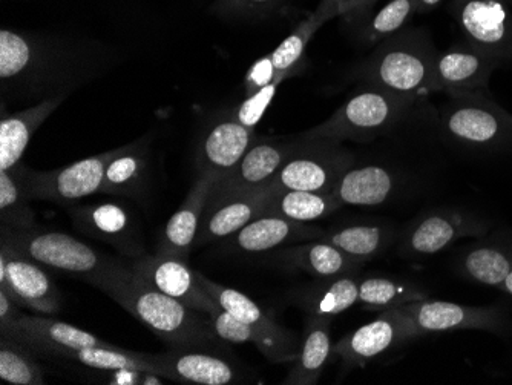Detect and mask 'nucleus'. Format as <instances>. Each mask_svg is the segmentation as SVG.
Listing matches in <instances>:
<instances>
[{
    "label": "nucleus",
    "mask_w": 512,
    "mask_h": 385,
    "mask_svg": "<svg viewBox=\"0 0 512 385\" xmlns=\"http://www.w3.org/2000/svg\"><path fill=\"white\" fill-rule=\"evenodd\" d=\"M312 140L313 146L296 148L283 168L276 172L267 191L325 192L330 194L342 175L353 168L352 154L342 151L336 143Z\"/></svg>",
    "instance_id": "obj_6"
},
{
    "label": "nucleus",
    "mask_w": 512,
    "mask_h": 385,
    "mask_svg": "<svg viewBox=\"0 0 512 385\" xmlns=\"http://www.w3.org/2000/svg\"><path fill=\"white\" fill-rule=\"evenodd\" d=\"M425 298L427 292L422 287L407 281L370 277L359 283L358 303L371 310L394 309Z\"/></svg>",
    "instance_id": "obj_34"
},
{
    "label": "nucleus",
    "mask_w": 512,
    "mask_h": 385,
    "mask_svg": "<svg viewBox=\"0 0 512 385\" xmlns=\"http://www.w3.org/2000/svg\"><path fill=\"white\" fill-rule=\"evenodd\" d=\"M119 151L85 158L74 165L53 172L14 171L30 200H48L71 203L100 192L106 168Z\"/></svg>",
    "instance_id": "obj_8"
},
{
    "label": "nucleus",
    "mask_w": 512,
    "mask_h": 385,
    "mask_svg": "<svg viewBox=\"0 0 512 385\" xmlns=\"http://www.w3.org/2000/svg\"><path fill=\"white\" fill-rule=\"evenodd\" d=\"M62 358L85 364L92 369L115 370V372L145 373L157 376L154 355L148 353L128 352L120 347H92V349L66 350Z\"/></svg>",
    "instance_id": "obj_32"
},
{
    "label": "nucleus",
    "mask_w": 512,
    "mask_h": 385,
    "mask_svg": "<svg viewBox=\"0 0 512 385\" xmlns=\"http://www.w3.org/2000/svg\"><path fill=\"white\" fill-rule=\"evenodd\" d=\"M506 2H508V4L512 7V0H506Z\"/></svg>",
    "instance_id": "obj_49"
},
{
    "label": "nucleus",
    "mask_w": 512,
    "mask_h": 385,
    "mask_svg": "<svg viewBox=\"0 0 512 385\" xmlns=\"http://www.w3.org/2000/svg\"><path fill=\"white\" fill-rule=\"evenodd\" d=\"M493 228V223L479 215L454 209H437L427 212L411 224L401 254L408 258H424L439 254L462 238H483Z\"/></svg>",
    "instance_id": "obj_10"
},
{
    "label": "nucleus",
    "mask_w": 512,
    "mask_h": 385,
    "mask_svg": "<svg viewBox=\"0 0 512 385\" xmlns=\"http://www.w3.org/2000/svg\"><path fill=\"white\" fill-rule=\"evenodd\" d=\"M440 123L453 142L467 148L490 151L512 146V126L488 94L451 97Z\"/></svg>",
    "instance_id": "obj_5"
},
{
    "label": "nucleus",
    "mask_w": 512,
    "mask_h": 385,
    "mask_svg": "<svg viewBox=\"0 0 512 385\" xmlns=\"http://www.w3.org/2000/svg\"><path fill=\"white\" fill-rule=\"evenodd\" d=\"M324 232L315 226L287 220L278 215H261L232 235V247L246 254H263L276 247L290 246L299 241L319 240Z\"/></svg>",
    "instance_id": "obj_21"
},
{
    "label": "nucleus",
    "mask_w": 512,
    "mask_h": 385,
    "mask_svg": "<svg viewBox=\"0 0 512 385\" xmlns=\"http://www.w3.org/2000/svg\"><path fill=\"white\" fill-rule=\"evenodd\" d=\"M502 114H503V117H505V119L508 120L509 125L512 126V116H511V114H509V112L506 111V109H503V108H502Z\"/></svg>",
    "instance_id": "obj_47"
},
{
    "label": "nucleus",
    "mask_w": 512,
    "mask_h": 385,
    "mask_svg": "<svg viewBox=\"0 0 512 385\" xmlns=\"http://www.w3.org/2000/svg\"><path fill=\"white\" fill-rule=\"evenodd\" d=\"M417 13V0H391L385 5L368 28V39L371 42L385 40L405 27L407 20Z\"/></svg>",
    "instance_id": "obj_38"
},
{
    "label": "nucleus",
    "mask_w": 512,
    "mask_h": 385,
    "mask_svg": "<svg viewBox=\"0 0 512 385\" xmlns=\"http://www.w3.org/2000/svg\"><path fill=\"white\" fill-rule=\"evenodd\" d=\"M62 100L51 99L34 108L7 117L0 123V171H10L19 165L36 129L50 117Z\"/></svg>",
    "instance_id": "obj_28"
},
{
    "label": "nucleus",
    "mask_w": 512,
    "mask_h": 385,
    "mask_svg": "<svg viewBox=\"0 0 512 385\" xmlns=\"http://www.w3.org/2000/svg\"><path fill=\"white\" fill-rule=\"evenodd\" d=\"M390 238V232L382 226L353 224V226L336 229L330 234H324L319 240L333 244L348 257L364 263L378 257L388 246Z\"/></svg>",
    "instance_id": "obj_33"
},
{
    "label": "nucleus",
    "mask_w": 512,
    "mask_h": 385,
    "mask_svg": "<svg viewBox=\"0 0 512 385\" xmlns=\"http://www.w3.org/2000/svg\"><path fill=\"white\" fill-rule=\"evenodd\" d=\"M250 2H269V0H250Z\"/></svg>",
    "instance_id": "obj_48"
},
{
    "label": "nucleus",
    "mask_w": 512,
    "mask_h": 385,
    "mask_svg": "<svg viewBox=\"0 0 512 385\" xmlns=\"http://www.w3.org/2000/svg\"><path fill=\"white\" fill-rule=\"evenodd\" d=\"M376 2H378V0H359L355 8H367L370 7V5L376 4Z\"/></svg>",
    "instance_id": "obj_46"
},
{
    "label": "nucleus",
    "mask_w": 512,
    "mask_h": 385,
    "mask_svg": "<svg viewBox=\"0 0 512 385\" xmlns=\"http://www.w3.org/2000/svg\"><path fill=\"white\" fill-rule=\"evenodd\" d=\"M33 59L30 43L13 31L2 30L0 33V77L13 79L27 70Z\"/></svg>",
    "instance_id": "obj_39"
},
{
    "label": "nucleus",
    "mask_w": 512,
    "mask_h": 385,
    "mask_svg": "<svg viewBox=\"0 0 512 385\" xmlns=\"http://www.w3.org/2000/svg\"><path fill=\"white\" fill-rule=\"evenodd\" d=\"M437 53L430 40L417 34L385 39L365 65V79L388 93L416 100L431 93Z\"/></svg>",
    "instance_id": "obj_2"
},
{
    "label": "nucleus",
    "mask_w": 512,
    "mask_h": 385,
    "mask_svg": "<svg viewBox=\"0 0 512 385\" xmlns=\"http://www.w3.org/2000/svg\"><path fill=\"white\" fill-rule=\"evenodd\" d=\"M295 149V146L289 148V146L273 145V143H258L250 146L237 168L223 180L217 181L211 200H217L226 195L266 189L276 172L283 168L287 158Z\"/></svg>",
    "instance_id": "obj_19"
},
{
    "label": "nucleus",
    "mask_w": 512,
    "mask_h": 385,
    "mask_svg": "<svg viewBox=\"0 0 512 385\" xmlns=\"http://www.w3.org/2000/svg\"><path fill=\"white\" fill-rule=\"evenodd\" d=\"M252 142L253 128H247L238 120L218 123L204 140L201 175H212L218 181L223 180L237 168Z\"/></svg>",
    "instance_id": "obj_23"
},
{
    "label": "nucleus",
    "mask_w": 512,
    "mask_h": 385,
    "mask_svg": "<svg viewBox=\"0 0 512 385\" xmlns=\"http://www.w3.org/2000/svg\"><path fill=\"white\" fill-rule=\"evenodd\" d=\"M444 0H417V13L427 14L428 11L434 10L437 5L442 4Z\"/></svg>",
    "instance_id": "obj_43"
},
{
    "label": "nucleus",
    "mask_w": 512,
    "mask_h": 385,
    "mask_svg": "<svg viewBox=\"0 0 512 385\" xmlns=\"http://www.w3.org/2000/svg\"><path fill=\"white\" fill-rule=\"evenodd\" d=\"M69 215L80 232L111 244L126 257L134 260L145 255L138 223L123 206L115 203L80 206L71 209Z\"/></svg>",
    "instance_id": "obj_16"
},
{
    "label": "nucleus",
    "mask_w": 512,
    "mask_h": 385,
    "mask_svg": "<svg viewBox=\"0 0 512 385\" xmlns=\"http://www.w3.org/2000/svg\"><path fill=\"white\" fill-rule=\"evenodd\" d=\"M419 336L427 333L485 330L496 335H511L512 321L502 307H471L447 301L425 300L404 304Z\"/></svg>",
    "instance_id": "obj_9"
},
{
    "label": "nucleus",
    "mask_w": 512,
    "mask_h": 385,
    "mask_svg": "<svg viewBox=\"0 0 512 385\" xmlns=\"http://www.w3.org/2000/svg\"><path fill=\"white\" fill-rule=\"evenodd\" d=\"M509 237H511V240H512V232H509Z\"/></svg>",
    "instance_id": "obj_50"
},
{
    "label": "nucleus",
    "mask_w": 512,
    "mask_h": 385,
    "mask_svg": "<svg viewBox=\"0 0 512 385\" xmlns=\"http://www.w3.org/2000/svg\"><path fill=\"white\" fill-rule=\"evenodd\" d=\"M457 269L463 277L483 286L502 287L512 270V240L500 234L471 244L460 254Z\"/></svg>",
    "instance_id": "obj_22"
},
{
    "label": "nucleus",
    "mask_w": 512,
    "mask_h": 385,
    "mask_svg": "<svg viewBox=\"0 0 512 385\" xmlns=\"http://www.w3.org/2000/svg\"><path fill=\"white\" fill-rule=\"evenodd\" d=\"M419 336L410 316L401 309L382 310L375 321L355 332L348 333L335 347L333 353L347 367H364L371 359L393 347L401 346Z\"/></svg>",
    "instance_id": "obj_12"
},
{
    "label": "nucleus",
    "mask_w": 512,
    "mask_h": 385,
    "mask_svg": "<svg viewBox=\"0 0 512 385\" xmlns=\"http://www.w3.org/2000/svg\"><path fill=\"white\" fill-rule=\"evenodd\" d=\"M275 257L279 263L295 267L322 280L350 274L362 264L339 251L338 247L322 240L306 241L295 246L290 244L283 251L276 252Z\"/></svg>",
    "instance_id": "obj_25"
},
{
    "label": "nucleus",
    "mask_w": 512,
    "mask_h": 385,
    "mask_svg": "<svg viewBox=\"0 0 512 385\" xmlns=\"http://www.w3.org/2000/svg\"><path fill=\"white\" fill-rule=\"evenodd\" d=\"M276 76H278V73H276L275 66H273L272 56L258 60V62L252 66V70L249 71V74H247V94L252 96L256 91H260L261 88L273 82Z\"/></svg>",
    "instance_id": "obj_42"
},
{
    "label": "nucleus",
    "mask_w": 512,
    "mask_h": 385,
    "mask_svg": "<svg viewBox=\"0 0 512 385\" xmlns=\"http://www.w3.org/2000/svg\"><path fill=\"white\" fill-rule=\"evenodd\" d=\"M333 353L330 318L309 315L295 366L284 379L287 385H313Z\"/></svg>",
    "instance_id": "obj_26"
},
{
    "label": "nucleus",
    "mask_w": 512,
    "mask_h": 385,
    "mask_svg": "<svg viewBox=\"0 0 512 385\" xmlns=\"http://www.w3.org/2000/svg\"><path fill=\"white\" fill-rule=\"evenodd\" d=\"M0 335L11 336L20 343L27 344L36 353H51L57 356L62 355L66 350L119 347L105 343L96 335L63 321L53 320L48 316L25 315V313L8 323H0Z\"/></svg>",
    "instance_id": "obj_14"
},
{
    "label": "nucleus",
    "mask_w": 512,
    "mask_h": 385,
    "mask_svg": "<svg viewBox=\"0 0 512 385\" xmlns=\"http://www.w3.org/2000/svg\"><path fill=\"white\" fill-rule=\"evenodd\" d=\"M27 194L13 169L0 171V221L2 228L13 231L36 229V215L28 206Z\"/></svg>",
    "instance_id": "obj_37"
},
{
    "label": "nucleus",
    "mask_w": 512,
    "mask_h": 385,
    "mask_svg": "<svg viewBox=\"0 0 512 385\" xmlns=\"http://www.w3.org/2000/svg\"><path fill=\"white\" fill-rule=\"evenodd\" d=\"M342 208L341 201L325 192L279 191L273 192L267 203L266 214L287 220L310 223L329 217ZM264 214V215H266Z\"/></svg>",
    "instance_id": "obj_31"
},
{
    "label": "nucleus",
    "mask_w": 512,
    "mask_h": 385,
    "mask_svg": "<svg viewBox=\"0 0 512 385\" xmlns=\"http://www.w3.org/2000/svg\"><path fill=\"white\" fill-rule=\"evenodd\" d=\"M34 350L11 336L0 335V379L14 385L45 384Z\"/></svg>",
    "instance_id": "obj_35"
},
{
    "label": "nucleus",
    "mask_w": 512,
    "mask_h": 385,
    "mask_svg": "<svg viewBox=\"0 0 512 385\" xmlns=\"http://www.w3.org/2000/svg\"><path fill=\"white\" fill-rule=\"evenodd\" d=\"M451 13L474 50L500 65L512 63V11L506 0H451Z\"/></svg>",
    "instance_id": "obj_7"
},
{
    "label": "nucleus",
    "mask_w": 512,
    "mask_h": 385,
    "mask_svg": "<svg viewBox=\"0 0 512 385\" xmlns=\"http://www.w3.org/2000/svg\"><path fill=\"white\" fill-rule=\"evenodd\" d=\"M359 283L361 280L353 272L324 278L322 283L296 295V301L309 315L330 318L358 303Z\"/></svg>",
    "instance_id": "obj_29"
},
{
    "label": "nucleus",
    "mask_w": 512,
    "mask_h": 385,
    "mask_svg": "<svg viewBox=\"0 0 512 385\" xmlns=\"http://www.w3.org/2000/svg\"><path fill=\"white\" fill-rule=\"evenodd\" d=\"M0 289L22 307L43 315H56L62 298L42 264L0 246Z\"/></svg>",
    "instance_id": "obj_11"
},
{
    "label": "nucleus",
    "mask_w": 512,
    "mask_h": 385,
    "mask_svg": "<svg viewBox=\"0 0 512 385\" xmlns=\"http://www.w3.org/2000/svg\"><path fill=\"white\" fill-rule=\"evenodd\" d=\"M88 283L128 310L172 349L224 352L223 339L215 332L211 318L207 320L206 313L191 309L155 289L131 267L109 258L106 266Z\"/></svg>",
    "instance_id": "obj_1"
},
{
    "label": "nucleus",
    "mask_w": 512,
    "mask_h": 385,
    "mask_svg": "<svg viewBox=\"0 0 512 385\" xmlns=\"http://www.w3.org/2000/svg\"><path fill=\"white\" fill-rule=\"evenodd\" d=\"M145 188V160L129 149H120L106 168L100 192L112 195L140 194Z\"/></svg>",
    "instance_id": "obj_36"
},
{
    "label": "nucleus",
    "mask_w": 512,
    "mask_h": 385,
    "mask_svg": "<svg viewBox=\"0 0 512 385\" xmlns=\"http://www.w3.org/2000/svg\"><path fill=\"white\" fill-rule=\"evenodd\" d=\"M270 197L272 194L267 189H258L209 201L194 246L237 234L250 221L266 214Z\"/></svg>",
    "instance_id": "obj_18"
},
{
    "label": "nucleus",
    "mask_w": 512,
    "mask_h": 385,
    "mask_svg": "<svg viewBox=\"0 0 512 385\" xmlns=\"http://www.w3.org/2000/svg\"><path fill=\"white\" fill-rule=\"evenodd\" d=\"M209 318H211L215 332L223 341L232 344H255L256 349L260 350L270 362L286 364V362L295 361L298 356L299 346H301L299 339H286L270 335V333L237 320L235 316L230 315L220 306L212 310Z\"/></svg>",
    "instance_id": "obj_24"
},
{
    "label": "nucleus",
    "mask_w": 512,
    "mask_h": 385,
    "mask_svg": "<svg viewBox=\"0 0 512 385\" xmlns=\"http://www.w3.org/2000/svg\"><path fill=\"white\" fill-rule=\"evenodd\" d=\"M0 234V246L50 269L79 275L86 281L96 277L109 261L96 249L63 232L39 231L37 228L30 231L2 228Z\"/></svg>",
    "instance_id": "obj_4"
},
{
    "label": "nucleus",
    "mask_w": 512,
    "mask_h": 385,
    "mask_svg": "<svg viewBox=\"0 0 512 385\" xmlns=\"http://www.w3.org/2000/svg\"><path fill=\"white\" fill-rule=\"evenodd\" d=\"M497 66L499 62L471 45L451 48L447 53L437 54L434 60L431 93L444 91L450 97L488 94V83Z\"/></svg>",
    "instance_id": "obj_15"
},
{
    "label": "nucleus",
    "mask_w": 512,
    "mask_h": 385,
    "mask_svg": "<svg viewBox=\"0 0 512 385\" xmlns=\"http://www.w3.org/2000/svg\"><path fill=\"white\" fill-rule=\"evenodd\" d=\"M321 24V20L312 19L306 25H302L298 31L287 37L270 56H272L273 66L276 73L289 74L293 66L301 60L304 50H306L307 42H309L316 28Z\"/></svg>",
    "instance_id": "obj_40"
},
{
    "label": "nucleus",
    "mask_w": 512,
    "mask_h": 385,
    "mask_svg": "<svg viewBox=\"0 0 512 385\" xmlns=\"http://www.w3.org/2000/svg\"><path fill=\"white\" fill-rule=\"evenodd\" d=\"M286 76L287 74H278L276 79L270 82L269 85L264 86L260 91H256L252 96L247 97L246 102H243V105L238 108V122L243 123L247 128H255L260 123L261 117L264 116V112L269 108L270 103H272L279 83L283 82Z\"/></svg>",
    "instance_id": "obj_41"
},
{
    "label": "nucleus",
    "mask_w": 512,
    "mask_h": 385,
    "mask_svg": "<svg viewBox=\"0 0 512 385\" xmlns=\"http://www.w3.org/2000/svg\"><path fill=\"white\" fill-rule=\"evenodd\" d=\"M500 289L503 290V292L508 293V295H511L512 297V270L509 272L508 277H506V280L503 281L502 287Z\"/></svg>",
    "instance_id": "obj_44"
},
{
    "label": "nucleus",
    "mask_w": 512,
    "mask_h": 385,
    "mask_svg": "<svg viewBox=\"0 0 512 385\" xmlns=\"http://www.w3.org/2000/svg\"><path fill=\"white\" fill-rule=\"evenodd\" d=\"M217 181L218 178L212 175H201L198 178L188 197L183 201V205L169 218L158 247L160 254L174 255V257L188 260L189 252L197 240L201 218L206 211L207 203L211 200Z\"/></svg>",
    "instance_id": "obj_20"
},
{
    "label": "nucleus",
    "mask_w": 512,
    "mask_h": 385,
    "mask_svg": "<svg viewBox=\"0 0 512 385\" xmlns=\"http://www.w3.org/2000/svg\"><path fill=\"white\" fill-rule=\"evenodd\" d=\"M394 189L393 172L384 166L367 165L348 169L333 189V195L342 206H378L393 195Z\"/></svg>",
    "instance_id": "obj_27"
},
{
    "label": "nucleus",
    "mask_w": 512,
    "mask_h": 385,
    "mask_svg": "<svg viewBox=\"0 0 512 385\" xmlns=\"http://www.w3.org/2000/svg\"><path fill=\"white\" fill-rule=\"evenodd\" d=\"M195 275H197L200 286L217 301L218 306L223 307L226 312L235 316L237 320L256 327V329L263 330V332L270 333V335L279 336V338L298 339L295 333L276 323L269 313L264 312L255 301L250 300L244 293L221 286V284L204 277L197 270H195Z\"/></svg>",
    "instance_id": "obj_30"
},
{
    "label": "nucleus",
    "mask_w": 512,
    "mask_h": 385,
    "mask_svg": "<svg viewBox=\"0 0 512 385\" xmlns=\"http://www.w3.org/2000/svg\"><path fill=\"white\" fill-rule=\"evenodd\" d=\"M157 376L181 384L229 385L240 381V373L229 361L215 352L195 349H172L154 355Z\"/></svg>",
    "instance_id": "obj_17"
},
{
    "label": "nucleus",
    "mask_w": 512,
    "mask_h": 385,
    "mask_svg": "<svg viewBox=\"0 0 512 385\" xmlns=\"http://www.w3.org/2000/svg\"><path fill=\"white\" fill-rule=\"evenodd\" d=\"M358 2L359 0H339V7H341L342 10H353Z\"/></svg>",
    "instance_id": "obj_45"
},
{
    "label": "nucleus",
    "mask_w": 512,
    "mask_h": 385,
    "mask_svg": "<svg viewBox=\"0 0 512 385\" xmlns=\"http://www.w3.org/2000/svg\"><path fill=\"white\" fill-rule=\"evenodd\" d=\"M413 103V99L371 86L348 99L332 119L310 131L307 137L333 143L368 142L402 122Z\"/></svg>",
    "instance_id": "obj_3"
},
{
    "label": "nucleus",
    "mask_w": 512,
    "mask_h": 385,
    "mask_svg": "<svg viewBox=\"0 0 512 385\" xmlns=\"http://www.w3.org/2000/svg\"><path fill=\"white\" fill-rule=\"evenodd\" d=\"M129 267L152 287L191 309L209 316L218 306L217 301L200 286L195 270L183 258L157 252L155 255L134 258Z\"/></svg>",
    "instance_id": "obj_13"
}]
</instances>
